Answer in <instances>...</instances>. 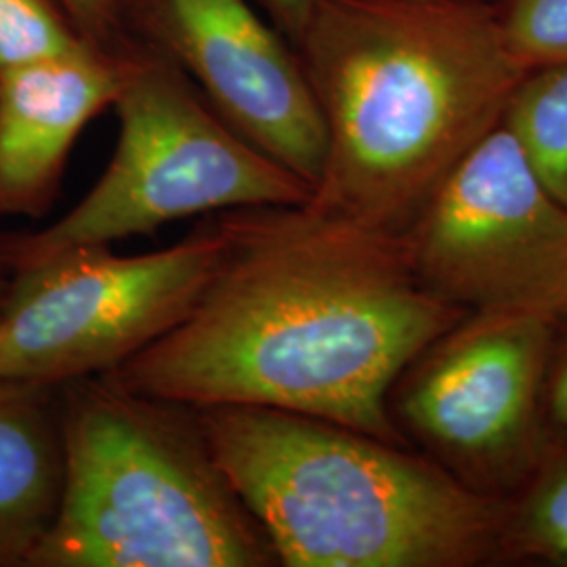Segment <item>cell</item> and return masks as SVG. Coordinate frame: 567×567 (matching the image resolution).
I'll return each mask as SVG.
<instances>
[{
    "instance_id": "cell-11",
    "label": "cell",
    "mask_w": 567,
    "mask_h": 567,
    "mask_svg": "<svg viewBox=\"0 0 567 567\" xmlns=\"http://www.w3.org/2000/svg\"><path fill=\"white\" fill-rule=\"evenodd\" d=\"M61 386L0 381V567H28L60 508Z\"/></svg>"
},
{
    "instance_id": "cell-14",
    "label": "cell",
    "mask_w": 567,
    "mask_h": 567,
    "mask_svg": "<svg viewBox=\"0 0 567 567\" xmlns=\"http://www.w3.org/2000/svg\"><path fill=\"white\" fill-rule=\"evenodd\" d=\"M82 42L58 0H0V70L74 51Z\"/></svg>"
},
{
    "instance_id": "cell-9",
    "label": "cell",
    "mask_w": 567,
    "mask_h": 567,
    "mask_svg": "<svg viewBox=\"0 0 567 567\" xmlns=\"http://www.w3.org/2000/svg\"><path fill=\"white\" fill-rule=\"evenodd\" d=\"M252 0H128L126 34L173 61L240 137L313 189L326 128L292 42Z\"/></svg>"
},
{
    "instance_id": "cell-3",
    "label": "cell",
    "mask_w": 567,
    "mask_h": 567,
    "mask_svg": "<svg viewBox=\"0 0 567 567\" xmlns=\"http://www.w3.org/2000/svg\"><path fill=\"white\" fill-rule=\"evenodd\" d=\"M196 412L278 566L498 564L505 501L468 489L423 452L261 405Z\"/></svg>"
},
{
    "instance_id": "cell-12",
    "label": "cell",
    "mask_w": 567,
    "mask_h": 567,
    "mask_svg": "<svg viewBox=\"0 0 567 567\" xmlns=\"http://www.w3.org/2000/svg\"><path fill=\"white\" fill-rule=\"evenodd\" d=\"M496 566L567 567V437H555L524 487L505 501Z\"/></svg>"
},
{
    "instance_id": "cell-4",
    "label": "cell",
    "mask_w": 567,
    "mask_h": 567,
    "mask_svg": "<svg viewBox=\"0 0 567 567\" xmlns=\"http://www.w3.org/2000/svg\"><path fill=\"white\" fill-rule=\"evenodd\" d=\"M60 508L28 567H269L198 412L93 374L61 385Z\"/></svg>"
},
{
    "instance_id": "cell-19",
    "label": "cell",
    "mask_w": 567,
    "mask_h": 567,
    "mask_svg": "<svg viewBox=\"0 0 567 567\" xmlns=\"http://www.w3.org/2000/svg\"><path fill=\"white\" fill-rule=\"evenodd\" d=\"M7 267L2 264V259H0V301H2V297H4V292H7V286H9V278H7Z\"/></svg>"
},
{
    "instance_id": "cell-18",
    "label": "cell",
    "mask_w": 567,
    "mask_h": 567,
    "mask_svg": "<svg viewBox=\"0 0 567 567\" xmlns=\"http://www.w3.org/2000/svg\"><path fill=\"white\" fill-rule=\"evenodd\" d=\"M290 42L299 37L311 0H252Z\"/></svg>"
},
{
    "instance_id": "cell-17",
    "label": "cell",
    "mask_w": 567,
    "mask_h": 567,
    "mask_svg": "<svg viewBox=\"0 0 567 567\" xmlns=\"http://www.w3.org/2000/svg\"><path fill=\"white\" fill-rule=\"evenodd\" d=\"M545 400L553 440L567 437V299L550 311Z\"/></svg>"
},
{
    "instance_id": "cell-20",
    "label": "cell",
    "mask_w": 567,
    "mask_h": 567,
    "mask_svg": "<svg viewBox=\"0 0 567 567\" xmlns=\"http://www.w3.org/2000/svg\"><path fill=\"white\" fill-rule=\"evenodd\" d=\"M484 2H501V0H484Z\"/></svg>"
},
{
    "instance_id": "cell-15",
    "label": "cell",
    "mask_w": 567,
    "mask_h": 567,
    "mask_svg": "<svg viewBox=\"0 0 567 567\" xmlns=\"http://www.w3.org/2000/svg\"><path fill=\"white\" fill-rule=\"evenodd\" d=\"M498 16L508 53L524 72L567 61V0H501Z\"/></svg>"
},
{
    "instance_id": "cell-1",
    "label": "cell",
    "mask_w": 567,
    "mask_h": 567,
    "mask_svg": "<svg viewBox=\"0 0 567 567\" xmlns=\"http://www.w3.org/2000/svg\"><path fill=\"white\" fill-rule=\"evenodd\" d=\"M215 219L224 257L200 299L103 374L194 410L261 405L408 446L389 412L391 389L466 313L419 282L402 236L311 203Z\"/></svg>"
},
{
    "instance_id": "cell-13",
    "label": "cell",
    "mask_w": 567,
    "mask_h": 567,
    "mask_svg": "<svg viewBox=\"0 0 567 567\" xmlns=\"http://www.w3.org/2000/svg\"><path fill=\"white\" fill-rule=\"evenodd\" d=\"M503 124L540 182L567 208V61L524 72L508 97Z\"/></svg>"
},
{
    "instance_id": "cell-7",
    "label": "cell",
    "mask_w": 567,
    "mask_h": 567,
    "mask_svg": "<svg viewBox=\"0 0 567 567\" xmlns=\"http://www.w3.org/2000/svg\"><path fill=\"white\" fill-rule=\"evenodd\" d=\"M550 313H466L405 365L389 412L463 486L498 501L519 492L553 442L547 419Z\"/></svg>"
},
{
    "instance_id": "cell-8",
    "label": "cell",
    "mask_w": 567,
    "mask_h": 567,
    "mask_svg": "<svg viewBox=\"0 0 567 567\" xmlns=\"http://www.w3.org/2000/svg\"><path fill=\"white\" fill-rule=\"evenodd\" d=\"M400 236L419 282L465 313H550L567 297V208L503 122Z\"/></svg>"
},
{
    "instance_id": "cell-6",
    "label": "cell",
    "mask_w": 567,
    "mask_h": 567,
    "mask_svg": "<svg viewBox=\"0 0 567 567\" xmlns=\"http://www.w3.org/2000/svg\"><path fill=\"white\" fill-rule=\"evenodd\" d=\"M224 250L210 219L156 252L81 246L13 274L0 301V381L61 386L114 370L182 322Z\"/></svg>"
},
{
    "instance_id": "cell-16",
    "label": "cell",
    "mask_w": 567,
    "mask_h": 567,
    "mask_svg": "<svg viewBox=\"0 0 567 567\" xmlns=\"http://www.w3.org/2000/svg\"><path fill=\"white\" fill-rule=\"evenodd\" d=\"M128 0H58L82 41L110 53H121L131 41L124 16Z\"/></svg>"
},
{
    "instance_id": "cell-10",
    "label": "cell",
    "mask_w": 567,
    "mask_h": 567,
    "mask_svg": "<svg viewBox=\"0 0 567 567\" xmlns=\"http://www.w3.org/2000/svg\"><path fill=\"white\" fill-rule=\"evenodd\" d=\"M124 47L82 42L0 70V215L42 217L53 206L82 128L121 95Z\"/></svg>"
},
{
    "instance_id": "cell-2",
    "label": "cell",
    "mask_w": 567,
    "mask_h": 567,
    "mask_svg": "<svg viewBox=\"0 0 567 567\" xmlns=\"http://www.w3.org/2000/svg\"><path fill=\"white\" fill-rule=\"evenodd\" d=\"M292 47L326 128L309 203L398 236L524 76L484 0H311Z\"/></svg>"
},
{
    "instance_id": "cell-5",
    "label": "cell",
    "mask_w": 567,
    "mask_h": 567,
    "mask_svg": "<svg viewBox=\"0 0 567 567\" xmlns=\"http://www.w3.org/2000/svg\"><path fill=\"white\" fill-rule=\"evenodd\" d=\"M114 107L121 137L102 179L58 224L0 238L9 274L81 246L250 206H292L313 187L240 137L163 53L131 39Z\"/></svg>"
}]
</instances>
